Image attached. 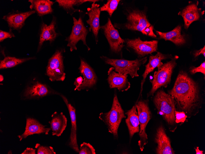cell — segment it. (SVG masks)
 Returning a JSON list of instances; mask_svg holds the SVG:
<instances>
[{"label": "cell", "instance_id": "obj_2", "mask_svg": "<svg viewBox=\"0 0 205 154\" xmlns=\"http://www.w3.org/2000/svg\"><path fill=\"white\" fill-rule=\"evenodd\" d=\"M153 101L158 113L162 116L169 124H173L175 122L176 104L173 98L161 89L156 93Z\"/></svg>", "mask_w": 205, "mask_h": 154}, {"label": "cell", "instance_id": "obj_34", "mask_svg": "<svg viewBox=\"0 0 205 154\" xmlns=\"http://www.w3.org/2000/svg\"><path fill=\"white\" fill-rule=\"evenodd\" d=\"M14 34L11 32H8L2 30H0V41H3L5 39L14 37Z\"/></svg>", "mask_w": 205, "mask_h": 154}, {"label": "cell", "instance_id": "obj_3", "mask_svg": "<svg viewBox=\"0 0 205 154\" xmlns=\"http://www.w3.org/2000/svg\"><path fill=\"white\" fill-rule=\"evenodd\" d=\"M124 26L127 29L139 31L147 36L157 37L153 31V27L149 22L145 14L137 10L130 12Z\"/></svg>", "mask_w": 205, "mask_h": 154}, {"label": "cell", "instance_id": "obj_5", "mask_svg": "<svg viewBox=\"0 0 205 154\" xmlns=\"http://www.w3.org/2000/svg\"><path fill=\"white\" fill-rule=\"evenodd\" d=\"M126 117L116 94L114 95L110 110L107 113H100L99 116V119L107 125L109 132L116 137L118 136V129L121 120Z\"/></svg>", "mask_w": 205, "mask_h": 154}, {"label": "cell", "instance_id": "obj_6", "mask_svg": "<svg viewBox=\"0 0 205 154\" xmlns=\"http://www.w3.org/2000/svg\"><path fill=\"white\" fill-rule=\"evenodd\" d=\"M177 57L172 58L169 61L163 64L158 70L154 73L153 79L150 81L152 88L149 96L153 95L157 90L162 86L166 87L170 83L173 70L176 65Z\"/></svg>", "mask_w": 205, "mask_h": 154}, {"label": "cell", "instance_id": "obj_26", "mask_svg": "<svg viewBox=\"0 0 205 154\" xmlns=\"http://www.w3.org/2000/svg\"><path fill=\"white\" fill-rule=\"evenodd\" d=\"M31 5L30 8L35 10L40 16L51 13L53 10L52 6L54 2L49 0H29Z\"/></svg>", "mask_w": 205, "mask_h": 154}, {"label": "cell", "instance_id": "obj_27", "mask_svg": "<svg viewBox=\"0 0 205 154\" xmlns=\"http://www.w3.org/2000/svg\"><path fill=\"white\" fill-rule=\"evenodd\" d=\"M33 59L30 57L23 58H17L15 57H7L0 61V69L10 68L22 63L27 61Z\"/></svg>", "mask_w": 205, "mask_h": 154}, {"label": "cell", "instance_id": "obj_16", "mask_svg": "<svg viewBox=\"0 0 205 154\" xmlns=\"http://www.w3.org/2000/svg\"><path fill=\"white\" fill-rule=\"evenodd\" d=\"M155 141L157 144L156 149L157 154H174L169 139L166 135L162 126L159 127L157 130Z\"/></svg>", "mask_w": 205, "mask_h": 154}, {"label": "cell", "instance_id": "obj_32", "mask_svg": "<svg viewBox=\"0 0 205 154\" xmlns=\"http://www.w3.org/2000/svg\"><path fill=\"white\" fill-rule=\"evenodd\" d=\"M190 73L192 74L197 73L200 72L205 75V62L204 61L198 67H193L191 68L190 70Z\"/></svg>", "mask_w": 205, "mask_h": 154}, {"label": "cell", "instance_id": "obj_25", "mask_svg": "<svg viewBox=\"0 0 205 154\" xmlns=\"http://www.w3.org/2000/svg\"><path fill=\"white\" fill-rule=\"evenodd\" d=\"M125 114L127 116L126 122L128 128L130 136L131 137L134 133L140 131L139 117L135 105L133 106Z\"/></svg>", "mask_w": 205, "mask_h": 154}, {"label": "cell", "instance_id": "obj_19", "mask_svg": "<svg viewBox=\"0 0 205 154\" xmlns=\"http://www.w3.org/2000/svg\"><path fill=\"white\" fill-rule=\"evenodd\" d=\"M51 92L46 85L36 82L26 88L23 96L26 99L39 98L47 96Z\"/></svg>", "mask_w": 205, "mask_h": 154}, {"label": "cell", "instance_id": "obj_12", "mask_svg": "<svg viewBox=\"0 0 205 154\" xmlns=\"http://www.w3.org/2000/svg\"><path fill=\"white\" fill-rule=\"evenodd\" d=\"M114 68H110L108 72L107 81L110 88H116L119 91H127L130 87L127 75L120 74L114 71Z\"/></svg>", "mask_w": 205, "mask_h": 154}, {"label": "cell", "instance_id": "obj_29", "mask_svg": "<svg viewBox=\"0 0 205 154\" xmlns=\"http://www.w3.org/2000/svg\"><path fill=\"white\" fill-rule=\"evenodd\" d=\"M119 0H108L106 4L100 8V11H106L111 17L117 9Z\"/></svg>", "mask_w": 205, "mask_h": 154}, {"label": "cell", "instance_id": "obj_30", "mask_svg": "<svg viewBox=\"0 0 205 154\" xmlns=\"http://www.w3.org/2000/svg\"><path fill=\"white\" fill-rule=\"evenodd\" d=\"M79 154H95V150L90 144L83 142L80 145Z\"/></svg>", "mask_w": 205, "mask_h": 154}, {"label": "cell", "instance_id": "obj_17", "mask_svg": "<svg viewBox=\"0 0 205 154\" xmlns=\"http://www.w3.org/2000/svg\"><path fill=\"white\" fill-rule=\"evenodd\" d=\"M99 5L93 3L91 7L87 9V12L86 14L89 16V19L87 21V23L90 26V29L91 30L96 39L97 43L98 35L99 30L100 28L99 24V17L100 14Z\"/></svg>", "mask_w": 205, "mask_h": 154}, {"label": "cell", "instance_id": "obj_36", "mask_svg": "<svg viewBox=\"0 0 205 154\" xmlns=\"http://www.w3.org/2000/svg\"><path fill=\"white\" fill-rule=\"evenodd\" d=\"M36 149H34L32 148H27L21 154H35Z\"/></svg>", "mask_w": 205, "mask_h": 154}, {"label": "cell", "instance_id": "obj_18", "mask_svg": "<svg viewBox=\"0 0 205 154\" xmlns=\"http://www.w3.org/2000/svg\"><path fill=\"white\" fill-rule=\"evenodd\" d=\"M200 10L197 5L193 3L189 5L178 13V15L181 16L184 19L185 29H188L193 22L199 20Z\"/></svg>", "mask_w": 205, "mask_h": 154}, {"label": "cell", "instance_id": "obj_15", "mask_svg": "<svg viewBox=\"0 0 205 154\" xmlns=\"http://www.w3.org/2000/svg\"><path fill=\"white\" fill-rule=\"evenodd\" d=\"M66 104L69 113L71 122V128L69 145L70 147L77 152H79V148L77 140V126L75 109L70 104L67 98L64 95H61Z\"/></svg>", "mask_w": 205, "mask_h": 154}, {"label": "cell", "instance_id": "obj_31", "mask_svg": "<svg viewBox=\"0 0 205 154\" xmlns=\"http://www.w3.org/2000/svg\"><path fill=\"white\" fill-rule=\"evenodd\" d=\"M35 148L37 149V154H56L53 148L51 146H44L37 143L36 144Z\"/></svg>", "mask_w": 205, "mask_h": 154}, {"label": "cell", "instance_id": "obj_9", "mask_svg": "<svg viewBox=\"0 0 205 154\" xmlns=\"http://www.w3.org/2000/svg\"><path fill=\"white\" fill-rule=\"evenodd\" d=\"M73 25L71 33L65 39L68 42L67 46L70 47L71 51L76 50L77 43L79 41L81 40L83 44L87 46L88 50H89L90 49L87 45L86 42L88 31L84 26L81 17L78 20L75 17H73Z\"/></svg>", "mask_w": 205, "mask_h": 154}, {"label": "cell", "instance_id": "obj_20", "mask_svg": "<svg viewBox=\"0 0 205 154\" xmlns=\"http://www.w3.org/2000/svg\"><path fill=\"white\" fill-rule=\"evenodd\" d=\"M52 120L49 123L52 131V135L59 136L66 128L67 119L63 113H58L56 112L52 114Z\"/></svg>", "mask_w": 205, "mask_h": 154}, {"label": "cell", "instance_id": "obj_24", "mask_svg": "<svg viewBox=\"0 0 205 154\" xmlns=\"http://www.w3.org/2000/svg\"><path fill=\"white\" fill-rule=\"evenodd\" d=\"M56 24V21L54 19L49 25L44 23L42 24L38 50L41 48L44 41H48L52 42L54 40L58 34L55 31Z\"/></svg>", "mask_w": 205, "mask_h": 154}, {"label": "cell", "instance_id": "obj_10", "mask_svg": "<svg viewBox=\"0 0 205 154\" xmlns=\"http://www.w3.org/2000/svg\"><path fill=\"white\" fill-rule=\"evenodd\" d=\"M100 28L103 30L111 50L115 53L119 52L124 46L125 41L121 37L109 18L104 25L100 26Z\"/></svg>", "mask_w": 205, "mask_h": 154}, {"label": "cell", "instance_id": "obj_1", "mask_svg": "<svg viewBox=\"0 0 205 154\" xmlns=\"http://www.w3.org/2000/svg\"><path fill=\"white\" fill-rule=\"evenodd\" d=\"M169 94L174 99L180 110L185 113L191 114L200 107L198 85L185 72H179Z\"/></svg>", "mask_w": 205, "mask_h": 154}, {"label": "cell", "instance_id": "obj_23", "mask_svg": "<svg viewBox=\"0 0 205 154\" xmlns=\"http://www.w3.org/2000/svg\"><path fill=\"white\" fill-rule=\"evenodd\" d=\"M168 56V55L162 54L160 52H157L155 55L150 56L149 62L145 65V70L142 75L143 79L141 82V88L148 74L152 72L156 67L158 68L162 65L163 63L161 61L167 59Z\"/></svg>", "mask_w": 205, "mask_h": 154}, {"label": "cell", "instance_id": "obj_35", "mask_svg": "<svg viewBox=\"0 0 205 154\" xmlns=\"http://www.w3.org/2000/svg\"><path fill=\"white\" fill-rule=\"evenodd\" d=\"M202 54L203 55L204 57H205V46L203 47L200 49L199 50H196L194 53V56L195 57H196Z\"/></svg>", "mask_w": 205, "mask_h": 154}, {"label": "cell", "instance_id": "obj_38", "mask_svg": "<svg viewBox=\"0 0 205 154\" xmlns=\"http://www.w3.org/2000/svg\"><path fill=\"white\" fill-rule=\"evenodd\" d=\"M4 79L2 75H0V81L1 82L3 81Z\"/></svg>", "mask_w": 205, "mask_h": 154}, {"label": "cell", "instance_id": "obj_7", "mask_svg": "<svg viewBox=\"0 0 205 154\" xmlns=\"http://www.w3.org/2000/svg\"><path fill=\"white\" fill-rule=\"evenodd\" d=\"M135 106L137 110L140 126L139 133L140 139L138 142V145L142 151L148 142L145 128L151 118V114L146 101L141 100L137 103Z\"/></svg>", "mask_w": 205, "mask_h": 154}, {"label": "cell", "instance_id": "obj_28", "mask_svg": "<svg viewBox=\"0 0 205 154\" xmlns=\"http://www.w3.org/2000/svg\"><path fill=\"white\" fill-rule=\"evenodd\" d=\"M98 0H56V1L57 2L59 6L62 7L68 11L73 10L74 12L76 10L74 8L75 6H79L83 3L86 2H93L95 3Z\"/></svg>", "mask_w": 205, "mask_h": 154}, {"label": "cell", "instance_id": "obj_4", "mask_svg": "<svg viewBox=\"0 0 205 154\" xmlns=\"http://www.w3.org/2000/svg\"><path fill=\"white\" fill-rule=\"evenodd\" d=\"M101 58L106 63L112 65L115 72L122 75L129 74L132 78L139 76L137 71L140 67L147 61V57L134 60L111 59L103 56Z\"/></svg>", "mask_w": 205, "mask_h": 154}, {"label": "cell", "instance_id": "obj_21", "mask_svg": "<svg viewBox=\"0 0 205 154\" xmlns=\"http://www.w3.org/2000/svg\"><path fill=\"white\" fill-rule=\"evenodd\" d=\"M35 12V10H32L23 13L10 14L4 16L3 19L7 21L9 26L14 29L19 30L23 26L27 18Z\"/></svg>", "mask_w": 205, "mask_h": 154}, {"label": "cell", "instance_id": "obj_13", "mask_svg": "<svg viewBox=\"0 0 205 154\" xmlns=\"http://www.w3.org/2000/svg\"><path fill=\"white\" fill-rule=\"evenodd\" d=\"M79 69L80 73L83 76V80L81 84L77 89L80 91L93 86L96 82L97 78L91 67L86 62L81 59Z\"/></svg>", "mask_w": 205, "mask_h": 154}, {"label": "cell", "instance_id": "obj_11", "mask_svg": "<svg viewBox=\"0 0 205 154\" xmlns=\"http://www.w3.org/2000/svg\"><path fill=\"white\" fill-rule=\"evenodd\" d=\"M127 46L133 49L139 56L144 57L157 51L158 41L157 40L142 41L138 38L135 39H127Z\"/></svg>", "mask_w": 205, "mask_h": 154}, {"label": "cell", "instance_id": "obj_14", "mask_svg": "<svg viewBox=\"0 0 205 154\" xmlns=\"http://www.w3.org/2000/svg\"><path fill=\"white\" fill-rule=\"evenodd\" d=\"M34 119L29 117L26 119L25 130L21 135L18 136L20 141L25 139L29 135L34 134L44 133L48 134L51 129V128H46Z\"/></svg>", "mask_w": 205, "mask_h": 154}, {"label": "cell", "instance_id": "obj_37", "mask_svg": "<svg viewBox=\"0 0 205 154\" xmlns=\"http://www.w3.org/2000/svg\"><path fill=\"white\" fill-rule=\"evenodd\" d=\"M196 154H203V151L200 150L199 149V147H197L195 149Z\"/></svg>", "mask_w": 205, "mask_h": 154}, {"label": "cell", "instance_id": "obj_33", "mask_svg": "<svg viewBox=\"0 0 205 154\" xmlns=\"http://www.w3.org/2000/svg\"><path fill=\"white\" fill-rule=\"evenodd\" d=\"M175 122L176 123L184 122L186 120L187 116L185 113L183 111H175Z\"/></svg>", "mask_w": 205, "mask_h": 154}, {"label": "cell", "instance_id": "obj_22", "mask_svg": "<svg viewBox=\"0 0 205 154\" xmlns=\"http://www.w3.org/2000/svg\"><path fill=\"white\" fill-rule=\"evenodd\" d=\"M181 26L178 25L171 31L167 32H162L156 31L160 38L165 41H169L176 45H180L184 44L186 40L184 35L181 34Z\"/></svg>", "mask_w": 205, "mask_h": 154}, {"label": "cell", "instance_id": "obj_8", "mask_svg": "<svg viewBox=\"0 0 205 154\" xmlns=\"http://www.w3.org/2000/svg\"><path fill=\"white\" fill-rule=\"evenodd\" d=\"M46 75L52 81H64L65 78L62 52L57 50L49 59L46 70Z\"/></svg>", "mask_w": 205, "mask_h": 154}]
</instances>
